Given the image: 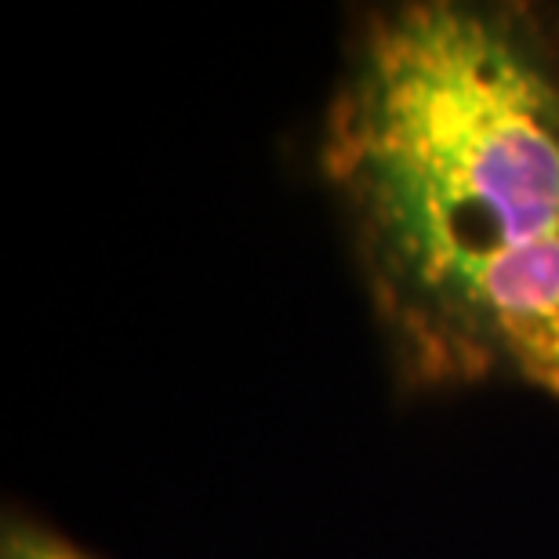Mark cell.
I'll use <instances>...</instances> for the list:
<instances>
[{"instance_id": "1", "label": "cell", "mask_w": 559, "mask_h": 559, "mask_svg": "<svg viewBox=\"0 0 559 559\" xmlns=\"http://www.w3.org/2000/svg\"><path fill=\"white\" fill-rule=\"evenodd\" d=\"M320 171L407 389L487 382L484 298L559 240V19L404 0L345 51Z\"/></svg>"}, {"instance_id": "2", "label": "cell", "mask_w": 559, "mask_h": 559, "mask_svg": "<svg viewBox=\"0 0 559 559\" xmlns=\"http://www.w3.org/2000/svg\"><path fill=\"white\" fill-rule=\"evenodd\" d=\"M484 360L487 378H516L559 400V240L490 280Z\"/></svg>"}, {"instance_id": "3", "label": "cell", "mask_w": 559, "mask_h": 559, "mask_svg": "<svg viewBox=\"0 0 559 559\" xmlns=\"http://www.w3.org/2000/svg\"><path fill=\"white\" fill-rule=\"evenodd\" d=\"M0 559H98L95 552L81 549L73 538H66L48 523L26 516V512H8L0 527Z\"/></svg>"}]
</instances>
